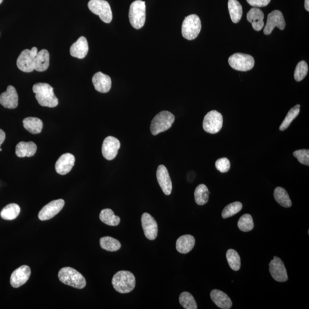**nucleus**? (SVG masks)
I'll list each match as a JSON object with an SVG mask.
<instances>
[{"label":"nucleus","mask_w":309,"mask_h":309,"mask_svg":"<svg viewBox=\"0 0 309 309\" xmlns=\"http://www.w3.org/2000/svg\"><path fill=\"white\" fill-rule=\"evenodd\" d=\"M20 207L15 203H11L6 206L3 208L0 216L2 219L5 220H11L16 218L19 216L20 213Z\"/></svg>","instance_id":"32"},{"label":"nucleus","mask_w":309,"mask_h":309,"mask_svg":"<svg viewBox=\"0 0 309 309\" xmlns=\"http://www.w3.org/2000/svg\"><path fill=\"white\" fill-rule=\"evenodd\" d=\"M89 50V44L86 38L82 36L72 44L70 48V54L73 57L82 59L86 57Z\"/></svg>","instance_id":"21"},{"label":"nucleus","mask_w":309,"mask_h":309,"mask_svg":"<svg viewBox=\"0 0 309 309\" xmlns=\"http://www.w3.org/2000/svg\"><path fill=\"white\" fill-rule=\"evenodd\" d=\"M229 64L237 71L247 72L253 68L255 61L251 55L237 53L230 56Z\"/></svg>","instance_id":"7"},{"label":"nucleus","mask_w":309,"mask_h":309,"mask_svg":"<svg viewBox=\"0 0 309 309\" xmlns=\"http://www.w3.org/2000/svg\"><path fill=\"white\" fill-rule=\"evenodd\" d=\"M93 83L94 89L98 92L101 93H107L110 91L112 86L111 77L102 72H99L93 77Z\"/></svg>","instance_id":"20"},{"label":"nucleus","mask_w":309,"mask_h":309,"mask_svg":"<svg viewBox=\"0 0 309 309\" xmlns=\"http://www.w3.org/2000/svg\"><path fill=\"white\" fill-rule=\"evenodd\" d=\"M223 119L222 114L216 110L208 112L203 122V128L205 131L215 134L220 131L223 126Z\"/></svg>","instance_id":"9"},{"label":"nucleus","mask_w":309,"mask_h":309,"mask_svg":"<svg viewBox=\"0 0 309 309\" xmlns=\"http://www.w3.org/2000/svg\"><path fill=\"white\" fill-rule=\"evenodd\" d=\"M99 217L101 222L108 226H117L121 222L120 217L115 216L113 211L110 209L101 210Z\"/></svg>","instance_id":"28"},{"label":"nucleus","mask_w":309,"mask_h":309,"mask_svg":"<svg viewBox=\"0 0 309 309\" xmlns=\"http://www.w3.org/2000/svg\"><path fill=\"white\" fill-rule=\"evenodd\" d=\"M210 192L208 188L205 185H200L196 188L194 196L196 204L203 206L209 201Z\"/></svg>","instance_id":"31"},{"label":"nucleus","mask_w":309,"mask_h":309,"mask_svg":"<svg viewBox=\"0 0 309 309\" xmlns=\"http://www.w3.org/2000/svg\"><path fill=\"white\" fill-rule=\"evenodd\" d=\"M175 121V117L171 112L164 111L159 112L154 117L150 126L151 132L156 136L167 131L171 127Z\"/></svg>","instance_id":"4"},{"label":"nucleus","mask_w":309,"mask_h":309,"mask_svg":"<svg viewBox=\"0 0 309 309\" xmlns=\"http://www.w3.org/2000/svg\"><path fill=\"white\" fill-rule=\"evenodd\" d=\"M228 8H229L232 22L234 23L240 22L243 14L242 6L237 0H229L228 2Z\"/></svg>","instance_id":"29"},{"label":"nucleus","mask_w":309,"mask_h":309,"mask_svg":"<svg viewBox=\"0 0 309 309\" xmlns=\"http://www.w3.org/2000/svg\"><path fill=\"white\" fill-rule=\"evenodd\" d=\"M285 27L286 23L282 13L278 10H274L268 15L263 32L266 35H269L272 33L276 27L278 28L280 30H283Z\"/></svg>","instance_id":"11"},{"label":"nucleus","mask_w":309,"mask_h":309,"mask_svg":"<svg viewBox=\"0 0 309 309\" xmlns=\"http://www.w3.org/2000/svg\"><path fill=\"white\" fill-rule=\"evenodd\" d=\"M50 65V54L47 50L37 53L34 60V69L38 72L46 71Z\"/></svg>","instance_id":"26"},{"label":"nucleus","mask_w":309,"mask_h":309,"mask_svg":"<svg viewBox=\"0 0 309 309\" xmlns=\"http://www.w3.org/2000/svg\"><path fill=\"white\" fill-rule=\"evenodd\" d=\"M91 12L99 16L105 23H110L112 20L111 6L105 0H90L88 4Z\"/></svg>","instance_id":"8"},{"label":"nucleus","mask_w":309,"mask_h":309,"mask_svg":"<svg viewBox=\"0 0 309 309\" xmlns=\"http://www.w3.org/2000/svg\"><path fill=\"white\" fill-rule=\"evenodd\" d=\"M308 72V65L307 62L301 61L297 64L294 71V79L299 82L307 76Z\"/></svg>","instance_id":"39"},{"label":"nucleus","mask_w":309,"mask_h":309,"mask_svg":"<svg viewBox=\"0 0 309 309\" xmlns=\"http://www.w3.org/2000/svg\"><path fill=\"white\" fill-rule=\"evenodd\" d=\"M242 204L240 202H235L230 204L228 205L226 207H224L222 213V216L223 218L226 219L228 217L233 216L235 214H237L242 209Z\"/></svg>","instance_id":"38"},{"label":"nucleus","mask_w":309,"mask_h":309,"mask_svg":"<svg viewBox=\"0 0 309 309\" xmlns=\"http://www.w3.org/2000/svg\"><path fill=\"white\" fill-rule=\"evenodd\" d=\"M64 200H55L44 206L38 213V218L42 221L50 220L55 216L64 207Z\"/></svg>","instance_id":"12"},{"label":"nucleus","mask_w":309,"mask_h":309,"mask_svg":"<svg viewBox=\"0 0 309 309\" xmlns=\"http://www.w3.org/2000/svg\"><path fill=\"white\" fill-rule=\"evenodd\" d=\"M31 270L29 266L23 265L14 271L10 276V282L14 288H18L30 279Z\"/></svg>","instance_id":"16"},{"label":"nucleus","mask_w":309,"mask_h":309,"mask_svg":"<svg viewBox=\"0 0 309 309\" xmlns=\"http://www.w3.org/2000/svg\"><path fill=\"white\" fill-rule=\"evenodd\" d=\"M238 227L244 232H248L253 229V219L250 214H244L240 217L238 222Z\"/></svg>","instance_id":"37"},{"label":"nucleus","mask_w":309,"mask_h":309,"mask_svg":"<svg viewBox=\"0 0 309 309\" xmlns=\"http://www.w3.org/2000/svg\"><path fill=\"white\" fill-rule=\"evenodd\" d=\"M142 225L145 236L150 240H155L157 236L158 227L155 219L149 213H144L141 218Z\"/></svg>","instance_id":"15"},{"label":"nucleus","mask_w":309,"mask_h":309,"mask_svg":"<svg viewBox=\"0 0 309 309\" xmlns=\"http://www.w3.org/2000/svg\"><path fill=\"white\" fill-rule=\"evenodd\" d=\"M210 297L217 307L223 309H229L233 303L226 293L219 290L214 289L211 291Z\"/></svg>","instance_id":"23"},{"label":"nucleus","mask_w":309,"mask_h":309,"mask_svg":"<svg viewBox=\"0 0 309 309\" xmlns=\"http://www.w3.org/2000/svg\"><path fill=\"white\" fill-rule=\"evenodd\" d=\"M146 3L141 0H136L131 3L129 10V19L132 27L141 29L146 22Z\"/></svg>","instance_id":"5"},{"label":"nucleus","mask_w":309,"mask_h":309,"mask_svg":"<svg viewBox=\"0 0 309 309\" xmlns=\"http://www.w3.org/2000/svg\"><path fill=\"white\" fill-rule=\"evenodd\" d=\"M293 155L296 157L299 162L309 166V150H299L293 153Z\"/></svg>","instance_id":"40"},{"label":"nucleus","mask_w":309,"mask_h":309,"mask_svg":"<svg viewBox=\"0 0 309 309\" xmlns=\"http://www.w3.org/2000/svg\"><path fill=\"white\" fill-rule=\"evenodd\" d=\"M121 148V143L114 136H108L104 140L102 145L103 156L108 160H112L117 156Z\"/></svg>","instance_id":"14"},{"label":"nucleus","mask_w":309,"mask_h":309,"mask_svg":"<svg viewBox=\"0 0 309 309\" xmlns=\"http://www.w3.org/2000/svg\"><path fill=\"white\" fill-rule=\"evenodd\" d=\"M19 97L15 88L9 86L5 93L0 95V104L3 107L15 109L18 106Z\"/></svg>","instance_id":"19"},{"label":"nucleus","mask_w":309,"mask_h":309,"mask_svg":"<svg viewBox=\"0 0 309 309\" xmlns=\"http://www.w3.org/2000/svg\"><path fill=\"white\" fill-rule=\"evenodd\" d=\"M226 258L228 263L232 270L234 271H238L241 268V262L240 255L238 252L233 250V249H229L227 251Z\"/></svg>","instance_id":"35"},{"label":"nucleus","mask_w":309,"mask_h":309,"mask_svg":"<svg viewBox=\"0 0 309 309\" xmlns=\"http://www.w3.org/2000/svg\"><path fill=\"white\" fill-rule=\"evenodd\" d=\"M264 13L258 8H252L247 14V19L252 24V27L256 31H261L265 26Z\"/></svg>","instance_id":"22"},{"label":"nucleus","mask_w":309,"mask_h":309,"mask_svg":"<svg viewBox=\"0 0 309 309\" xmlns=\"http://www.w3.org/2000/svg\"><path fill=\"white\" fill-rule=\"evenodd\" d=\"M3 0H0V4H1V3H2Z\"/></svg>","instance_id":"45"},{"label":"nucleus","mask_w":309,"mask_h":309,"mask_svg":"<svg viewBox=\"0 0 309 309\" xmlns=\"http://www.w3.org/2000/svg\"><path fill=\"white\" fill-rule=\"evenodd\" d=\"M156 178L165 195H170L173 189V185L167 168L164 165H160L156 171Z\"/></svg>","instance_id":"17"},{"label":"nucleus","mask_w":309,"mask_h":309,"mask_svg":"<svg viewBox=\"0 0 309 309\" xmlns=\"http://www.w3.org/2000/svg\"><path fill=\"white\" fill-rule=\"evenodd\" d=\"M112 285L116 291L122 294L131 292L136 285L134 275L128 271H119L116 273L112 280Z\"/></svg>","instance_id":"2"},{"label":"nucleus","mask_w":309,"mask_h":309,"mask_svg":"<svg viewBox=\"0 0 309 309\" xmlns=\"http://www.w3.org/2000/svg\"><path fill=\"white\" fill-rule=\"evenodd\" d=\"M24 127L32 134L40 133L43 127V123L40 119L28 117L23 120Z\"/></svg>","instance_id":"27"},{"label":"nucleus","mask_w":309,"mask_h":309,"mask_svg":"<svg viewBox=\"0 0 309 309\" xmlns=\"http://www.w3.org/2000/svg\"><path fill=\"white\" fill-rule=\"evenodd\" d=\"M36 151L37 146L33 142H21L16 147V154L19 157L33 156Z\"/></svg>","instance_id":"25"},{"label":"nucleus","mask_w":309,"mask_h":309,"mask_svg":"<svg viewBox=\"0 0 309 309\" xmlns=\"http://www.w3.org/2000/svg\"><path fill=\"white\" fill-rule=\"evenodd\" d=\"M269 272L276 281L284 282L288 280V276L285 266L279 258L274 257L269 263Z\"/></svg>","instance_id":"13"},{"label":"nucleus","mask_w":309,"mask_h":309,"mask_svg":"<svg viewBox=\"0 0 309 309\" xmlns=\"http://www.w3.org/2000/svg\"><path fill=\"white\" fill-rule=\"evenodd\" d=\"M216 167L217 170L222 173H226L230 168V162L226 157L220 158L216 162Z\"/></svg>","instance_id":"41"},{"label":"nucleus","mask_w":309,"mask_h":309,"mask_svg":"<svg viewBox=\"0 0 309 309\" xmlns=\"http://www.w3.org/2000/svg\"><path fill=\"white\" fill-rule=\"evenodd\" d=\"M58 277L62 283L76 289H82L86 286V278L82 274L71 267H65L61 269Z\"/></svg>","instance_id":"3"},{"label":"nucleus","mask_w":309,"mask_h":309,"mask_svg":"<svg viewBox=\"0 0 309 309\" xmlns=\"http://www.w3.org/2000/svg\"><path fill=\"white\" fill-rule=\"evenodd\" d=\"M37 53L36 47L31 48V50H24L17 59V67L24 72H33L34 70V60Z\"/></svg>","instance_id":"10"},{"label":"nucleus","mask_w":309,"mask_h":309,"mask_svg":"<svg viewBox=\"0 0 309 309\" xmlns=\"http://www.w3.org/2000/svg\"><path fill=\"white\" fill-rule=\"evenodd\" d=\"M75 162V157L72 154L66 153L62 154L56 161L55 169L60 175H66L71 171Z\"/></svg>","instance_id":"18"},{"label":"nucleus","mask_w":309,"mask_h":309,"mask_svg":"<svg viewBox=\"0 0 309 309\" xmlns=\"http://www.w3.org/2000/svg\"><path fill=\"white\" fill-rule=\"evenodd\" d=\"M180 303L182 306L185 309H196L198 308L194 297L191 293L187 292V291H185V292L181 294Z\"/></svg>","instance_id":"36"},{"label":"nucleus","mask_w":309,"mask_h":309,"mask_svg":"<svg viewBox=\"0 0 309 309\" xmlns=\"http://www.w3.org/2000/svg\"><path fill=\"white\" fill-rule=\"evenodd\" d=\"M195 240L191 235H184L178 239L176 243L177 250L181 254H187L194 248Z\"/></svg>","instance_id":"24"},{"label":"nucleus","mask_w":309,"mask_h":309,"mask_svg":"<svg viewBox=\"0 0 309 309\" xmlns=\"http://www.w3.org/2000/svg\"><path fill=\"white\" fill-rule=\"evenodd\" d=\"M305 8L308 12L309 11V0H305Z\"/></svg>","instance_id":"44"},{"label":"nucleus","mask_w":309,"mask_h":309,"mask_svg":"<svg viewBox=\"0 0 309 309\" xmlns=\"http://www.w3.org/2000/svg\"><path fill=\"white\" fill-rule=\"evenodd\" d=\"M300 112V105L297 104L296 106L290 109V110L288 112L287 115L284 119L281 125H280V131H284L288 127H289L291 123L296 119L298 115H299Z\"/></svg>","instance_id":"34"},{"label":"nucleus","mask_w":309,"mask_h":309,"mask_svg":"<svg viewBox=\"0 0 309 309\" xmlns=\"http://www.w3.org/2000/svg\"><path fill=\"white\" fill-rule=\"evenodd\" d=\"M0 152H2V149L0 148Z\"/></svg>","instance_id":"46"},{"label":"nucleus","mask_w":309,"mask_h":309,"mask_svg":"<svg viewBox=\"0 0 309 309\" xmlns=\"http://www.w3.org/2000/svg\"><path fill=\"white\" fill-rule=\"evenodd\" d=\"M274 197L280 206L285 207V208H289L292 206V202H291L289 195L286 189L283 188L277 187L274 192Z\"/></svg>","instance_id":"30"},{"label":"nucleus","mask_w":309,"mask_h":309,"mask_svg":"<svg viewBox=\"0 0 309 309\" xmlns=\"http://www.w3.org/2000/svg\"><path fill=\"white\" fill-rule=\"evenodd\" d=\"M201 21L198 16L191 15L185 17L182 26V36L185 39H195L201 32Z\"/></svg>","instance_id":"6"},{"label":"nucleus","mask_w":309,"mask_h":309,"mask_svg":"<svg viewBox=\"0 0 309 309\" xmlns=\"http://www.w3.org/2000/svg\"><path fill=\"white\" fill-rule=\"evenodd\" d=\"M36 99L41 106L54 108L59 104V100L54 93V89L47 83H37L33 87Z\"/></svg>","instance_id":"1"},{"label":"nucleus","mask_w":309,"mask_h":309,"mask_svg":"<svg viewBox=\"0 0 309 309\" xmlns=\"http://www.w3.org/2000/svg\"><path fill=\"white\" fill-rule=\"evenodd\" d=\"M271 0H247V2L251 6L255 8H261L268 5Z\"/></svg>","instance_id":"42"},{"label":"nucleus","mask_w":309,"mask_h":309,"mask_svg":"<svg viewBox=\"0 0 309 309\" xmlns=\"http://www.w3.org/2000/svg\"><path fill=\"white\" fill-rule=\"evenodd\" d=\"M6 138L5 133L1 129H0V147L2 144L4 142Z\"/></svg>","instance_id":"43"},{"label":"nucleus","mask_w":309,"mask_h":309,"mask_svg":"<svg viewBox=\"0 0 309 309\" xmlns=\"http://www.w3.org/2000/svg\"><path fill=\"white\" fill-rule=\"evenodd\" d=\"M100 245L104 250L111 252L118 251L122 247L120 242L111 237L101 238Z\"/></svg>","instance_id":"33"}]
</instances>
